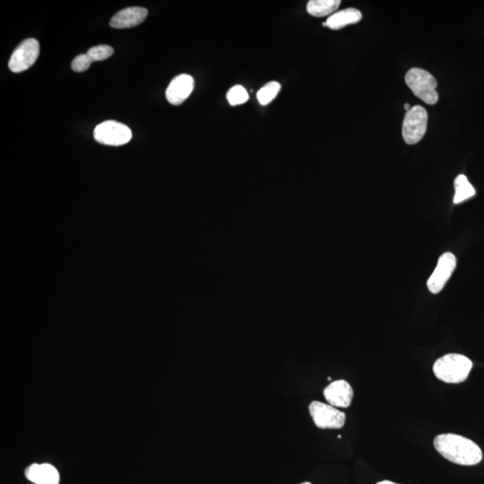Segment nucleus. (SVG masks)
<instances>
[{
  "label": "nucleus",
  "mask_w": 484,
  "mask_h": 484,
  "mask_svg": "<svg viewBox=\"0 0 484 484\" xmlns=\"http://www.w3.org/2000/svg\"><path fill=\"white\" fill-rule=\"evenodd\" d=\"M434 447L443 458L460 466H475L483 460L479 446L463 436L439 435L434 439Z\"/></svg>",
  "instance_id": "f257e3e1"
},
{
  "label": "nucleus",
  "mask_w": 484,
  "mask_h": 484,
  "mask_svg": "<svg viewBox=\"0 0 484 484\" xmlns=\"http://www.w3.org/2000/svg\"><path fill=\"white\" fill-rule=\"evenodd\" d=\"M473 368L472 360L458 353H449L436 360L434 372L437 379L448 384L462 383Z\"/></svg>",
  "instance_id": "f03ea898"
},
{
  "label": "nucleus",
  "mask_w": 484,
  "mask_h": 484,
  "mask_svg": "<svg viewBox=\"0 0 484 484\" xmlns=\"http://www.w3.org/2000/svg\"><path fill=\"white\" fill-rule=\"evenodd\" d=\"M406 83L414 95L427 104H437V80L428 71L418 68H411L406 75Z\"/></svg>",
  "instance_id": "7ed1b4c3"
},
{
  "label": "nucleus",
  "mask_w": 484,
  "mask_h": 484,
  "mask_svg": "<svg viewBox=\"0 0 484 484\" xmlns=\"http://www.w3.org/2000/svg\"><path fill=\"white\" fill-rule=\"evenodd\" d=\"M428 113L421 106H414L407 112L403 122V137L408 145L420 142L427 130Z\"/></svg>",
  "instance_id": "20e7f679"
},
{
  "label": "nucleus",
  "mask_w": 484,
  "mask_h": 484,
  "mask_svg": "<svg viewBox=\"0 0 484 484\" xmlns=\"http://www.w3.org/2000/svg\"><path fill=\"white\" fill-rule=\"evenodd\" d=\"M311 416L319 429H341L345 426L346 415L330 404L313 401L308 407Z\"/></svg>",
  "instance_id": "39448f33"
},
{
  "label": "nucleus",
  "mask_w": 484,
  "mask_h": 484,
  "mask_svg": "<svg viewBox=\"0 0 484 484\" xmlns=\"http://www.w3.org/2000/svg\"><path fill=\"white\" fill-rule=\"evenodd\" d=\"M94 136L104 145L119 146L125 145L132 139L131 130L122 123L108 120L96 127Z\"/></svg>",
  "instance_id": "423d86ee"
},
{
  "label": "nucleus",
  "mask_w": 484,
  "mask_h": 484,
  "mask_svg": "<svg viewBox=\"0 0 484 484\" xmlns=\"http://www.w3.org/2000/svg\"><path fill=\"white\" fill-rule=\"evenodd\" d=\"M40 55L38 41L29 38L17 46L10 58L9 67L14 73H21L33 66Z\"/></svg>",
  "instance_id": "0eeeda50"
},
{
  "label": "nucleus",
  "mask_w": 484,
  "mask_h": 484,
  "mask_svg": "<svg viewBox=\"0 0 484 484\" xmlns=\"http://www.w3.org/2000/svg\"><path fill=\"white\" fill-rule=\"evenodd\" d=\"M456 259L451 252H446L439 257L438 265L427 281L429 291L437 294L445 287L456 269Z\"/></svg>",
  "instance_id": "6e6552de"
},
{
  "label": "nucleus",
  "mask_w": 484,
  "mask_h": 484,
  "mask_svg": "<svg viewBox=\"0 0 484 484\" xmlns=\"http://www.w3.org/2000/svg\"><path fill=\"white\" fill-rule=\"evenodd\" d=\"M324 397L332 407L348 408L352 404L353 389L348 381L335 380L326 387Z\"/></svg>",
  "instance_id": "1a4fd4ad"
},
{
  "label": "nucleus",
  "mask_w": 484,
  "mask_h": 484,
  "mask_svg": "<svg viewBox=\"0 0 484 484\" xmlns=\"http://www.w3.org/2000/svg\"><path fill=\"white\" fill-rule=\"evenodd\" d=\"M194 89V79L190 75L183 74L173 79L166 90L167 101L173 105L183 104Z\"/></svg>",
  "instance_id": "9d476101"
},
{
  "label": "nucleus",
  "mask_w": 484,
  "mask_h": 484,
  "mask_svg": "<svg viewBox=\"0 0 484 484\" xmlns=\"http://www.w3.org/2000/svg\"><path fill=\"white\" fill-rule=\"evenodd\" d=\"M147 15H149L147 9L140 6L120 10L112 17L109 25L117 29L131 28L145 21Z\"/></svg>",
  "instance_id": "9b49d317"
},
{
  "label": "nucleus",
  "mask_w": 484,
  "mask_h": 484,
  "mask_svg": "<svg viewBox=\"0 0 484 484\" xmlns=\"http://www.w3.org/2000/svg\"><path fill=\"white\" fill-rule=\"evenodd\" d=\"M26 475L31 482L36 484H58L60 483L58 470L49 463H43V465L34 463L26 469Z\"/></svg>",
  "instance_id": "f8f14e48"
},
{
  "label": "nucleus",
  "mask_w": 484,
  "mask_h": 484,
  "mask_svg": "<svg viewBox=\"0 0 484 484\" xmlns=\"http://www.w3.org/2000/svg\"><path fill=\"white\" fill-rule=\"evenodd\" d=\"M362 13L358 9H346L333 14L323 26H328L332 30H339L350 25H355L362 20Z\"/></svg>",
  "instance_id": "ddd939ff"
},
{
  "label": "nucleus",
  "mask_w": 484,
  "mask_h": 484,
  "mask_svg": "<svg viewBox=\"0 0 484 484\" xmlns=\"http://www.w3.org/2000/svg\"><path fill=\"white\" fill-rule=\"evenodd\" d=\"M340 0H311L307 5V11L311 16L323 17L333 15L339 8Z\"/></svg>",
  "instance_id": "4468645a"
},
{
  "label": "nucleus",
  "mask_w": 484,
  "mask_h": 484,
  "mask_svg": "<svg viewBox=\"0 0 484 484\" xmlns=\"http://www.w3.org/2000/svg\"><path fill=\"white\" fill-rule=\"evenodd\" d=\"M455 185V197L454 203H462L463 201L466 200L475 195V188L469 183L468 178L466 175H458L454 181Z\"/></svg>",
  "instance_id": "2eb2a0df"
},
{
  "label": "nucleus",
  "mask_w": 484,
  "mask_h": 484,
  "mask_svg": "<svg viewBox=\"0 0 484 484\" xmlns=\"http://www.w3.org/2000/svg\"><path fill=\"white\" fill-rule=\"evenodd\" d=\"M281 90V85L278 82L272 81L267 83L257 92V100L260 104L267 105L276 97Z\"/></svg>",
  "instance_id": "dca6fc26"
},
{
  "label": "nucleus",
  "mask_w": 484,
  "mask_h": 484,
  "mask_svg": "<svg viewBox=\"0 0 484 484\" xmlns=\"http://www.w3.org/2000/svg\"><path fill=\"white\" fill-rule=\"evenodd\" d=\"M229 104L232 106L245 104L249 100V94L242 85H235L230 89L227 94Z\"/></svg>",
  "instance_id": "f3484780"
},
{
  "label": "nucleus",
  "mask_w": 484,
  "mask_h": 484,
  "mask_svg": "<svg viewBox=\"0 0 484 484\" xmlns=\"http://www.w3.org/2000/svg\"><path fill=\"white\" fill-rule=\"evenodd\" d=\"M113 53H114V50L112 49V47L109 45H98L91 48V49L87 51V54L89 58H91L92 63H95V61L107 60V58L112 56Z\"/></svg>",
  "instance_id": "a211bd4d"
},
{
  "label": "nucleus",
  "mask_w": 484,
  "mask_h": 484,
  "mask_svg": "<svg viewBox=\"0 0 484 484\" xmlns=\"http://www.w3.org/2000/svg\"><path fill=\"white\" fill-rule=\"evenodd\" d=\"M92 61L87 54H80L72 61L71 68L77 73L87 70L90 68Z\"/></svg>",
  "instance_id": "6ab92c4d"
},
{
  "label": "nucleus",
  "mask_w": 484,
  "mask_h": 484,
  "mask_svg": "<svg viewBox=\"0 0 484 484\" xmlns=\"http://www.w3.org/2000/svg\"><path fill=\"white\" fill-rule=\"evenodd\" d=\"M377 484H398L396 483L390 482V480H382V482L377 483Z\"/></svg>",
  "instance_id": "aec40b11"
},
{
  "label": "nucleus",
  "mask_w": 484,
  "mask_h": 484,
  "mask_svg": "<svg viewBox=\"0 0 484 484\" xmlns=\"http://www.w3.org/2000/svg\"><path fill=\"white\" fill-rule=\"evenodd\" d=\"M411 109L412 108L410 104H404V109H406L407 112H409Z\"/></svg>",
  "instance_id": "412c9836"
},
{
  "label": "nucleus",
  "mask_w": 484,
  "mask_h": 484,
  "mask_svg": "<svg viewBox=\"0 0 484 484\" xmlns=\"http://www.w3.org/2000/svg\"><path fill=\"white\" fill-rule=\"evenodd\" d=\"M300 484H312V483H310V482H304V483H301Z\"/></svg>",
  "instance_id": "4be33fe9"
},
{
  "label": "nucleus",
  "mask_w": 484,
  "mask_h": 484,
  "mask_svg": "<svg viewBox=\"0 0 484 484\" xmlns=\"http://www.w3.org/2000/svg\"><path fill=\"white\" fill-rule=\"evenodd\" d=\"M328 380L329 381H330V380H332V379H331V377H328Z\"/></svg>",
  "instance_id": "5701e85b"
}]
</instances>
